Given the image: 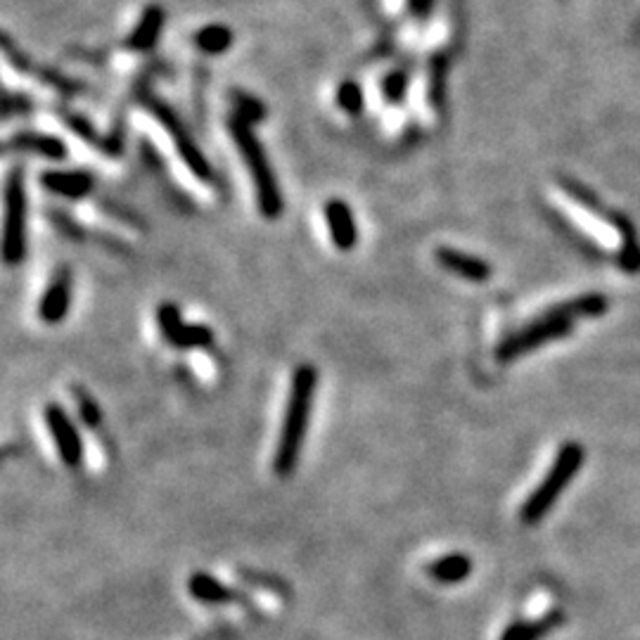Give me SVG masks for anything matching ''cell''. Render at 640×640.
I'll return each instance as SVG.
<instances>
[{"mask_svg": "<svg viewBox=\"0 0 640 640\" xmlns=\"http://www.w3.org/2000/svg\"><path fill=\"white\" fill-rule=\"evenodd\" d=\"M64 121H67V126H69V128H72V131H74V133H79V136H81V138L91 140V143H93V145H100V147H105V143H102V140H100V136H98V133H95V131H93V126H91V124H88V121H86V119H81V117H79V114H64Z\"/></svg>", "mask_w": 640, "mask_h": 640, "instance_id": "cell-25", "label": "cell"}, {"mask_svg": "<svg viewBox=\"0 0 640 640\" xmlns=\"http://www.w3.org/2000/svg\"><path fill=\"white\" fill-rule=\"evenodd\" d=\"M565 330H567V320L558 316V313H553V316L541 318L539 323L529 325L527 330L517 332V335L505 339L501 347H498L496 356L501 358V361H510V358H517L520 354H524V351L548 342V339L565 335Z\"/></svg>", "mask_w": 640, "mask_h": 640, "instance_id": "cell-9", "label": "cell"}, {"mask_svg": "<svg viewBox=\"0 0 640 640\" xmlns=\"http://www.w3.org/2000/svg\"><path fill=\"white\" fill-rule=\"evenodd\" d=\"M434 256H437V261L446 271L456 273L458 278L470 280V283H486L491 278V266L479 259V256L465 254L453 247H439Z\"/></svg>", "mask_w": 640, "mask_h": 640, "instance_id": "cell-13", "label": "cell"}, {"mask_svg": "<svg viewBox=\"0 0 640 640\" xmlns=\"http://www.w3.org/2000/svg\"><path fill=\"white\" fill-rule=\"evenodd\" d=\"M228 131L235 140V147H238L242 162H245L249 174H252L256 204H259L261 216H266V219L271 221L278 219V216L283 214V192H280L271 164H268L264 145L256 138L252 124L240 119L238 114L228 119Z\"/></svg>", "mask_w": 640, "mask_h": 640, "instance_id": "cell-3", "label": "cell"}, {"mask_svg": "<svg viewBox=\"0 0 640 640\" xmlns=\"http://www.w3.org/2000/svg\"><path fill=\"white\" fill-rule=\"evenodd\" d=\"M548 626H553V619H541V622H517L510 624L503 631L501 640H536L546 633Z\"/></svg>", "mask_w": 640, "mask_h": 640, "instance_id": "cell-20", "label": "cell"}, {"mask_svg": "<svg viewBox=\"0 0 640 640\" xmlns=\"http://www.w3.org/2000/svg\"><path fill=\"white\" fill-rule=\"evenodd\" d=\"M562 204H565L567 214L574 216L576 226L584 228L598 245H603L605 249H610V252L622 256L624 268L636 271L640 266V249L626 223L607 221L574 185L562 183Z\"/></svg>", "mask_w": 640, "mask_h": 640, "instance_id": "cell-2", "label": "cell"}, {"mask_svg": "<svg viewBox=\"0 0 640 640\" xmlns=\"http://www.w3.org/2000/svg\"><path fill=\"white\" fill-rule=\"evenodd\" d=\"M5 150L34 152V155L53 159V162H60V159L67 157V145H64L60 138L36 131H22L17 133V136H12L8 143H5Z\"/></svg>", "mask_w": 640, "mask_h": 640, "instance_id": "cell-14", "label": "cell"}, {"mask_svg": "<svg viewBox=\"0 0 640 640\" xmlns=\"http://www.w3.org/2000/svg\"><path fill=\"white\" fill-rule=\"evenodd\" d=\"M318 387V370L311 363L297 366L292 375L290 396H287V408L283 427H280L278 448H275L273 470L278 477H290L294 467L299 463V453H302L306 430H309L313 396Z\"/></svg>", "mask_w": 640, "mask_h": 640, "instance_id": "cell-1", "label": "cell"}, {"mask_svg": "<svg viewBox=\"0 0 640 640\" xmlns=\"http://www.w3.org/2000/svg\"><path fill=\"white\" fill-rule=\"evenodd\" d=\"M41 185L53 192V195L67 197V200H83V197L93 192L95 181L88 171L55 169V171H43Z\"/></svg>", "mask_w": 640, "mask_h": 640, "instance_id": "cell-12", "label": "cell"}, {"mask_svg": "<svg viewBox=\"0 0 640 640\" xmlns=\"http://www.w3.org/2000/svg\"><path fill=\"white\" fill-rule=\"evenodd\" d=\"M145 107L150 110L152 114H155L159 124H162L166 128V133H169L171 140H174L176 145V152L181 155L183 164L188 166V169L195 174L200 181H211L214 178V171H211V164L207 162V157L202 155L200 147L195 145V140H192V136L188 133V128L183 126V121L178 119V114L171 110L169 105H166L164 100H159L157 95H145Z\"/></svg>", "mask_w": 640, "mask_h": 640, "instance_id": "cell-6", "label": "cell"}, {"mask_svg": "<svg viewBox=\"0 0 640 640\" xmlns=\"http://www.w3.org/2000/svg\"><path fill=\"white\" fill-rule=\"evenodd\" d=\"M581 460H584V451H581L579 444H565L560 448L548 475L541 479V484L536 486L534 494L522 505L520 517L524 524H536L550 508H553L555 498L562 494V489H565L569 479L576 475Z\"/></svg>", "mask_w": 640, "mask_h": 640, "instance_id": "cell-4", "label": "cell"}, {"mask_svg": "<svg viewBox=\"0 0 640 640\" xmlns=\"http://www.w3.org/2000/svg\"><path fill=\"white\" fill-rule=\"evenodd\" d=\"M444 72H446V64L444 60H434L432 64V79H430V100L434 107L441 105L444 100Z\"/></svg>", "mask_w": 640, "mask_h": 640, "instance_id": "cell-24", "label": "cell"}, {"mask_svg": "<svg viewBox=\"0 0 640 640\" xmlns=\"http://www.w3.org/2000/svg\"><path fill=\"white\" fill-rule=\"evenodd\" d=\"M74 399L76 403H79V413H81V420L86 422L88 427H98L100 425V408L98 403H95L93 396H88L86 392H83L81 387L74 389Z\"/></svg>", "mask_w": 640, "mask_h": 640, "instance_id": "cell-22", "label": "cell"}, {"mask_svg": "<svg viewBox=\"0 0 640 640\" xmlns=\"http://www.w3.org/2000/svg\"><path fill=\"white\" fill-rule=\"evenodd\" d=\"M27 256V190L24 171L15 169L5 181V228H3V261L19 266Z\"/></svg>", "mask_w": 640, "mask_h": 640, "instance_id": "cell-5", "label": "cell"}, {"mask_svg": "<svg viewBox=\"0 0 640 640\" xmlns=\"http://www.w3.org/2000/svg\"><path fill=\"white\" fill-rule=\"evenodd\" d=\"M337 105H339V110L351 114V117L361 114L363 112L361 86H358V83H354V81H344L342 86L337 88Z\"/></svg>", "mask_w": 640, "mask_h": 640, "instance_id": "cell-19", "label": "cell"}, {"mask_svg": "<svg viewBox=\"0 0 640 640\" xmlns=\"http://www.w3.org/2000/svg\"><path fill=\"white\" fill-rule=\"evenodd\" d=\"M472 569H475V565H472V560L467 558L465 553H448L432 560L430 565H427V574H430V579L437 581V584L453 586L463 584L467 576L472 574Z\"/></svg>", "mask_w": 640, "mask_h": 640, "instance_id": "cell-17", "label": "cell"}, {"mask_svg": "<svg viewBox=\"0 0 640 640\" xmlns=\"http://www.w3.org/2000/svg\"><path fill=\"white\" fill-rule=\"evenodd\" d=\"M235 102H238V117L249 121V124H254V121H259L266 114L264 107H261V102L249 98V95L235 93Z\"/></svg>", "mask_w": 640, "mask_h": 640, "instance_id": "cell-23", "label": "cell"}, {"mask_svg": "<svg viewBox=\"0 0 640 640\" xmlns=\"http://www.w3.org/2000/svg\"><path fill=\"white\" fill-rule=\"evenodd\" d=\"M157 323L166 342L176 349H204L214 344V330L200 323H183L176 304H162L157 309Z\"/></svg>", "mask_w": 640, "mask_h": 640, "instance_id": "cell-7", "label": "cell"}, {"mask_svg": "<svg viewBox=\"0 0 640 640\" xmlns=\"http://www.w3.org/2000/svg\"><path fill=\"white\" fill-rule=\"evenodd\" d=\"M408 91V74L406 72H392L384 76L382 81V95L387 102H401Z\"/></svg>", "mask_w": 640, "mask_h": 640, "instance_id": "cell-21", "label": "cell"}, {"mask_svg": "<svg viewBox=\"0 0 640 640\" xmlns=\"http://www.w3.org/2000/svg\"><path fill=\"white\" fill-rule=\"evenodd\" d=\"M31 110V102L24 98V95H17V98H12V95H8V98H5V107H3V114L5 117H10L12 112H19V114H24V112H29Z\"/></svg>", "mask_w": 640, "mask_h": 640, "instance_id": "cell-26", "label": "cell"}, {"mask_svg": "<svg viewBox=\"0 0 640 640\" xmlns=\"http://www.w3.org/2000/svg\"><path fill=\"white\" fill-rule=\"evenodd\" d=\"M195 43H197V48L202 50V53L221 55V53H226V50L230 48V43H233V31H230L228 27H223V24H209V27L197 31Z\"/></svg>", "mask_w": 640, "mask_h": 640, "instance_id": "cell-18", "label": "cell"}, {"mask_svg": "<svg viewBox=\"0 0 640 640\" xmlns=\"http://www.w3.org/2000/svg\"><path fill=\"white\" fill-rule=\"evenodd\" d=\"M69 306H72V271L62 266L57 268L41 302H38V318L46 325H57L67 318Z\"/></svg>", "mask_w": 640, "mask_h": 640, "instance_id": "cell-10", "label": "cell"}, {"mask_svg": "<svg viewBox=\"0 0 640 640\" xmlns=\"http://www.w3.org/2000/svg\"><path fill=\"white\" fill-rule=\"evenodd\" d=\"M434 0H408V10H411L413 17L425 19L432 12Z\"/></svg>", "mask_w": 640, "mask_h": 640, "instance_id": "cell-27", "label": "cell"}, {"mask_svg": "<svg viewBox=\"0 0 640 640\" xmlns=\"http://www.w3.org/2000/svg\"><path fill=\"white\" fill-rule=\"evenodd\" d=\"M325 223H328L330 240L339 252H351L358 245V228L354 211L344 200H328L323 207Z\"/></svg>", "mask_w": 640, "mask_h": 640, "instance_id": "cell-11", "label": "cell"}, {"mask_svg": "<svg viewBox=\"0 0 640 640\" xmlns=\"http://www.w3.org/2000/svg\"><path fill=\"white\" fill-rule=\"evenodd\" d=\"M43 418H46L48 432L55 441V448L57 453H60L62 463L72 467V470L79 467L83 460V441L67 411H64L60 403H48L46 411H43Z\"/></svg>", "mask_w": 640, "mask_h": 640, "instance_id": "cell-8", "label": "cell"}, {"mask_svg": "<svg viewBox=\"0 0 640 640\" xmlns=\"http://www.w3.org/2000/svg\"><path fill=\"white\" fill-rule=\"evenodd\" d=\"M164 27V10L159 5H147L143 17L138 19L136 29L131 31V36L126 38V48L136 50V53H145L157 43L159 34Z\"/></svg>", "mask_w": 640, "mask_h": 640, "instance_id": "cell-16", "label": "cell"}, {"mask_svg": "<svg viewBox=\"0 0 640 640\" xmlns=\"http://www.w3.org/2000/svg\"><path fill=\"white\" fill-rule=\"evenodd\" d=\"M188 593L202 605H226L235 600V591L209 572H195L188 579Z\"/></svg>", "mask_w": 640, "mask_h": 640, "instance_id": "cell-15", "label": "cell"}]
</instances>
